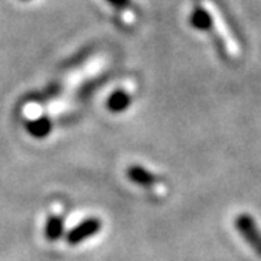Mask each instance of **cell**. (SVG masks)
<instances>
[{
  "instance_id": "obj_8",
  "label": "cell",
  "mask_w": 261,
  "mask_h": 261,
  "mask_svg": "<svg viewBox=\"0 0 261 261\" xmlns=\"http://www.w3.org/2000/svg\"><path fill=\"white\" fill-rule=\"evenodd\" d=\"M107 2H109L110 5L117 7V8H126V7H129L130 0H107Z\"/></svg>"
},
{
  "instance_id": "obj_4",
  "label": "cell",
  "mask_w": 261,
  "mask_h": 261,
  "mask_svg": "<svg viewBox=\"0 0 261 261\" xmlns=\"http://www.w3.org/2000/svg\"><path fill=\"white\" fill-rule=\"evenodd\" d=\"M130 101H133V98H130V95H129L127 91L117 90V91H114L109 96V99H107V109L110 112H114V114H121V112H124V110L129 109Z\"/></svg>"
},
{
  "instance_id": "obj_5",
  "label": "cell",
  "mask_w": 261,
  "mask_h": 261,
  "mask_svg": "<svg viewBox=\"0 0 261 261\" xmlns=\"http://www.w3.org/2000/svg\"><path fill=\"white\" fill-rule=\"evenodd\" d=\"M27 130L32 137H36V139H44L50 134L52 130V121L46 117H41V118H36L30 123H27Z\"/></svg>"
},
{
  "instance_id": "obj_1",
  "label": "cell",
  "mask_w": 261,
  "mask_h": 261,
  "mask_svg": "<svg viewBox=\"0 0 261 261\" xmlns=\"http://www.w3.org/2000/svg\"><path fill=\"white\" fill-rule=\"evenodd\" d=\"M234 227L238 233L246 239L247 244L261 256V230L249 214H239L234 219Z\"/></svg>"
},
{
  "instance_id": "obj_3",
  "label": "cell",
  "mask_w": 261,
  "mask_h": 261,
  "mask_svg": "<svg viewBox=\"0 0 261 261\" xmlns=\"http://www.w3.org/2000/svg\"><path fill=\"white\" fill-rule=\"evenodd\" d=\"M127 178L134 184L142 186V188H151L158 182V178L151 172L143 169L142 165H130L127 169Z\"/></svg>"
},
{
  "instance_id": "obj_6",
  "label": "cell",
  "mask_w": 261,
  "mask_h": 261,
  "mask_svg": "<svg viewBox=\"0 0 261 261\" xmlns=\"http://www.w3.org/2000/svg\"><path fill=\"white\" fill-rule=\"evenodd\" d=\"M65 231V223L60 216H52L47 219L46 227H44V236L49 241H57L63 236Z\"/></svg>"
},
{
  "instance_id": "obj_7",
  "label": "cell",
  "mask_w": 261,
  "mask_h": 261,
  "mask_svg": "<svg viewBox=\"0 0 261 261\" xmlns=\"http://www.w3.org/2000/svg\"><path fill=\"white\" fill-rule=\"evenodd\" d=\"M191 24L198 29V30H203V32H208L211 27H213V17L211 14L204 10V8H200L197 7L191 16Z\"/></svg>"
},
{
  "instance_id": "obj_2",
  "label": "cell",
  "mask_w": 261,
  "mask_h": 261,
  "mask_svg": "<svg viewBox=\"0 0 261 261\" xmlns=\"http://www.w3.org/2000/svg\"><path fill=\"white\" fill-rule=\"evenodd\" d=\"M102 228V222L98 217H90L85 219L84 222H81L77 227H74L72 230L68 231L66 234V241L69 246H77L81 242L90 239L91 236H95L96 233H99V230Z\"/></svg>"
}]
</instances>
